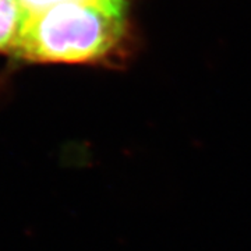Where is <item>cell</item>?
I'll list each match as a JSON object with an SVG mask.
<instances>
[{
	"label": "cell",
	"mask_w": 251,
	"mask_h": 251,
	"mask_svg": "<svg viewBox=\"0 0 251 251\" xmlns=\"http://www.w3.org/2000/svg\"><path fill=\"white\" fill-rule=\"evenodd\" d=\"M18 1L24 14L49 9L60 3H87V4L99 6L102 9L109 10L116 14H125V16L126 9H127V0H18Z\"/></svg>",
	"instance_id": "3957f363"
},
{
	"label": "cell",
	"mask_w": 251,
	"mask_h": 251,
	"mask_svg": "<svg viewBox=\"0 0 251 251\" xmlns=\"http://www.w3.org/2000/svg\"><path fill=\"white\" fill-rule=\"evenodd\" d=\"M24 11L18 0H0V52L9 53L17 39Z\"/></svg>",
	"instance_id": "7a4b0ae2"
},
{
	"label": "cell",
	"mask_w": 251,
	"mask_h": 251,
	"mask_svg": "<svg viewBox=\"0 0 251 251\" xmlns=\"http://www.w3.org/2000/svg\"><path fill=\"white\" fill-rule=\"evenodd\" d=\"M125 35V14L87 3H60L24 14L9 54L32 63H92L116 50Z\"/></svg>",
	"instance_id": "6da1fadb"
}]
</instances>
